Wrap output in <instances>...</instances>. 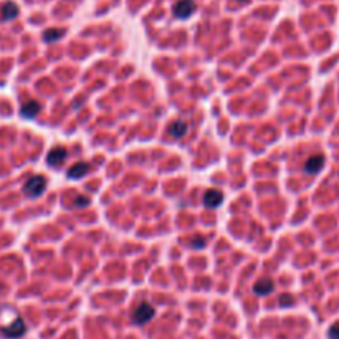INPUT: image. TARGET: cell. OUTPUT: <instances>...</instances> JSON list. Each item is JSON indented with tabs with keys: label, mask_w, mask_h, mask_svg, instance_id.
I'll return each instance as SVG.
<instances>
[{
	"label": "cell",
	"mask_w": 339,
	"mask_h": 339,
	"mask_svg": "<svg viewBox=\"0 0 339 339\" xmlns=\"http://www.w3.org/2000/svg\"><path fill=\"white\" fill-rule=\"evenodd\" d=\"M328 338L339 339V323H335V325L330 328V331H328Z\"/></svg>",
	"instance_id": "14"
},
{
	"label": "cell",
	"mask_w": 339,
	"mask_h": 339,
	"mask_svg": "<svg viewBox=\"0 0 339 339\" xmlns=\"http://www.w3.org/2000/svg\"><path fill=\"white\" fill-rule=\"evenodd\" d=\"M275 285L270 278H262L258 280V282L255 283V287H253V293L258 295V296H267L273 291Z\"/></svg>",
	"instance_id": "7"
},
{
	"label": "cell",
	"mask_w": 339,
	"mask_h": 339,
	"mask_svg": "<svg viewBox=\"0 0 339 339\" xmlns=\"http://www.w3.org/2000/svg\"><path fill=\"white\" fill-rule=\"evenodd\" d=\"M38 111H40V104L36 103V101H28V103H25L22 108H20V114L23 116V118L26 119H31V118H35L36 114H38Z\"/></svg>",
	"instance_id": "10"
},
{
	"label": "cell",
	"mask_w": 339,
	"mask_h": 339,
	"mask_svg": "<svg viewBox=\"0 0 339 339\" xmlns=\"http://www.w3.org/2000/svg\"><path fill=\"white\" fill-rule=\"evenodd\" d=\"M195 12V2L194 0H179L174 5V15L177 18H189Z\"/></svg>",
	"instance_id": "4"
},
{
	"label": "cell",
	"mask_w": 339,
	"mask_h": 339,
	"mask_svg": "<svg viewBox=\"0 0 339 339\" xmlns=\"http://www.w3.org/2000/svg\"><path fill=\"white\" fill-rule=\"evenodd\" d=\"M190 245H192L194 248H197V250H202V248H205V240H204V238H200V237L199 238H194Z\"/></svg>",
	"instance_id": "16"
},
{
	"label": "cell",
	"mask_w": 339,
	"mask_h": 339,
	"mask_svg": "<svg viewBox=\"0 0 339 339\" xmlns=\"http://www.w3.org/2000/svg\"><path fill=\"white\" fill-rule=\"evenodd\" d=\"M45 189H46V179L43 176H33L23 185V194L28 195L31 199H35L43 194Z\"/></svg>",
	"instance_id": "1"
},
{
	"label": "cell",
	"mask_w": 339,
	"mask_h": 339,
	"mask_svg": "<svg viewBox=\"0 0 339 339\" xmlns=\"http://www.w3.org/2000/svg\"><path fill=\"white\" fill-rule=\"evenodd\" d=\"M63 33H65V31H63L61 28H50L43 33V40L48 41V43L50 41H56L58 38H61Z\"/></svg>",
	"instance_id": "13"
},
{
	"label": "cell",
	"mask_w": 339,
	"mask_h": 339,
	"mask_svg": "<svg viewBox=\"0 0 339 339\" xmlns=\"http://www.w3.org/2000/svg\"><path fill=\"white\" fill-rule=\"evenodd\" d=\"M89 204V199L88 197H78L75 199V202H73V205L78 209H83V207H86V205Z\"/></svg>",
	"instance_id": "15"
},
{
	"label": "cell",
	"mask_w": 339,
	"mask_h": 339,
	"mask_svg": "<svg viewBox=\"0 0 339 339\" xmlns=\"http://www.w3.org/2000/svg\"><path fill=\"white\" fill-rule=\"evenodd\" d=\"M65 159H66V149L61 146H56V147H53V149L48 152V156H46V164L51 167H58L65 162Z\"/></svg>",
	"instance_id": "5"
},
{
	"label": "cell",
	"mask_w": 339,
	"mask_h": 339,
	"mask_svg": "<svg viewBox=\"0 0 339 339\" xmlns=\"http://www.w3.org/2000/svg\"><path fill=\"white\" fill-rule=\"evenodd\" d=\"M88 172H89V164L88 162H78V164H73V166L68 169L66 176L70 179H81V177L86 176Z\"/></svg>",
	"instance_id": "8"
},
{
	"label": "cell",
	"mask_w": 339,
	"mask_h": 339,
	"mask_svg": "<svg viewBox=\"0 0 339 339\" xmlns=\"http://www.w3.org/2000/svg\"><path fill=\"white\" fill-rule=\"evenodd\" d=\"M25 331H26V326H25V323H23V320L20 316L15 318L13 323H10L8 326H3L2 328V335L5 338H8V339H18V338H22L25 335Z\"/></svg>",
	"instance_id": "3"
},
{
	"label": "cell",
	"mask_w": 339,
	"mask_h": 339,
	"mask_svg": "<svg viewBox=\"0 0 339 339\" xmlns=\"http://www.w3.org/2000/svg\"><path fill=\"white\" fill-rule=\"evenodd\" d=\"M291 303H293V298H291L290 295H282L280 296V306H290Z\"/></svg>",
	"instance_id": "17"
},
{
	"label": "cell",
	"mask_w": 339,
	"mask_h": 339,
	"mask_svg": "<svg viewBox=\"0 0 339 339\" xmlns=\"http://www.w3.org/2000/svg\"><path fill=\"white\" fill-rule=\"evenodd\" d=\"M185 132H187V124H185L184 121H174V123L169 126V134L176 137V139H181L182 136H185Z\"/></svg>",
	"instance_id": "11"
},
{
	"label": "cell",
	"mask_w": 339,
	"mask_h": 339,
	"mask_svg": "<svg viewBox=\"0 0 339 339\" xmlns=\"http://www.w3.org/2000/svg\"><path fill=\"white\" fill-rule=\"evenodd\" d=\"M323 166H325V157L323 156H313L310 157L305 164V172L306 174H316L320 172Z\"/></svg>",
	"instance_id": "9"
},
{
	"label": "cell",
	"mask_w": 339,
	"mask_h": 339,
	"mask_svg": "<svg viewBox=\"0 0 339 339\" xmlns=\"http://www.w3.org/2000/svg\"><path fill=\"white\" fill-rule=\"evenodd\" d=\"M154 315H156V310L152 308V305L141 303L134 310V313H132V323H134V325H146V323H149L152 318H154Z\"/></svg>",
	"instance_id": "2"
},
{
	"label": "cell",
	"mask_w": 339,
	"mask_h": 339,
	"mask_svg": "<svg viewBox=\"0 0 339 339\" xmlns=\"http://www.w3.org/2000/svg\"><path fill=\"white\" fill-rule=\"evenodd\" d=\"M222 202H224V195H222L220 190L210 189L204 195V205L209 209H217Z\"/></svg>",
	"instance_id": "6"
},
{
	"label": "cell",
	"mask_w": 339,
	"mask_h": 339,
	"mask_svg": "<svg viewBox=\"0 0 339 339\" xmlns=\"http://www.w3.org/2000/svg\"><path fill=\"white\" fill-rule=\"evenodd\" d=\"M17 15H18V7L13 2H7L2 7V20H5V22L13 20Z\"/></svg>",
	"instance_id": "12"
},
{
	"label": "cell",
	"mask_w": 339,
	"mask_h": 339,
	"mask_svg": "<svg viewBox=\"0 0 339 339\" xmlns=\"http://www.w3.org/2000/svg\"><path fill=\"white\" fill-rule=\"evenodd\" d=\"M238 2H245V0H238Z\"/></svg>",
	"instance_id": "18"
}]
</instances>
